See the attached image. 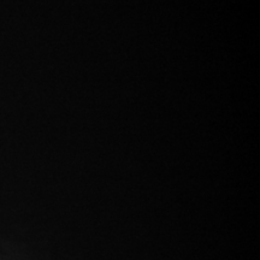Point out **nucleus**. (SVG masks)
<instances>
[]
</instances>
